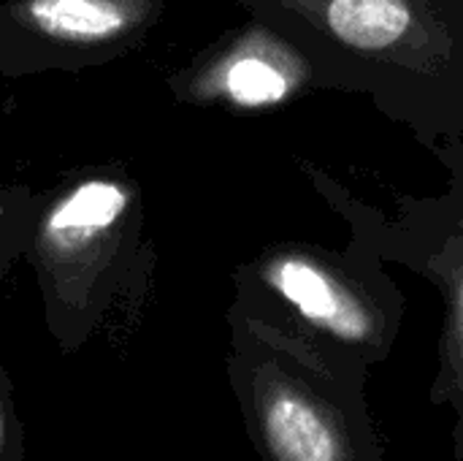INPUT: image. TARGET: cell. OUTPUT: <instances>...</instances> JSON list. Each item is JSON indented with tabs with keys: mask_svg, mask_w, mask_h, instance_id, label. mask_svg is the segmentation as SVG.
<instances>
[{
	"mask_svg": "<svg viewBox=\"0 0 463 461\" xmlns=\"http://www.w3.org/2000/svg\"><path fill=\"white\" fill-rule=\"evenodd\" d=\"M315 84L366 92L420 136L463 133V0H247Z\"/></svg>",
	"mask_w": 463,
	"mask_h": 461,
	"instance_id": "cell-1",
	"label": "cell"
},
{
	"mask_svg": "<svg viewBox=\"0 0 463 461\" xmlns=\"http://www.w3.org/2000/svg\"><path fill=\"white\" fill-rule=\"evenodd\" d=\"M228 383L260 461H385L369 372L323 361L231 310Z\"/></svg>",
	"mask_w": 463,
	"mask_h": 461,
	"instance_id": "cell-2",
	"label": "cell"
},
{
	"mask_svg": "<svg viewBox=\"0 0 463 461\" xmlns=\"http://www.w3.org/2000/svg\"><path fill=\"white\" fill-rule=\"evenodd\" d=\"M233 310L328 364L369 372L399 340L404 299L377 264L279 247L252 266Z\"/></svg>",
	"mask_w": 463,
	"mask_h": 461,
	"instance_id": "cell-3",
	"label": "cell"
},
{
	"mask_svg": "<svg viewBox=\"0 0 463 461\" xmlns=\"http://www.w3.org/2000/svg\"><path fill=\"white\" fill-rule=\"evenodd\" d=\"M128 206L130 190L119 179L92 177L71 187L41 223L38 261L49 323L62 351L79 348L92 331Z\"/></svg>",
	"mask_w": 463,
	"mask_h": 461,
	"instance_id": "cell-4",
	"label": "cell"
},
{
	"mask_svg": "<svg viewBox=\"0 0 463 461\" xmlns=\"http://www.w3.org/2000/svg\"><path fill=\"white\" fill-rule=\"evenodd\" d=\"M304 84H315L307 60L282 35L255 24L198 73L193 92L236 109H269Z\"/></svg>",
	"mask_w": 463,
	"mask_h": 461,
	"instance_id": "cell-5",
	"label": "cell"
},
{
	"mask_svg": "<svg viewBox=\"0 0 463 461\" xmlns=\"http://www.w3.org/2000/svg\"><path fill=\"white\" fill-rule=\"evenodd\" d=\"M450 223L442 226L445 245H429L420 255H404L407 266L426 274L445 299L439 337V367L429 391L431 405L453 413V459L463 461V201H437Z\"/></svg>",
	"mask_w": 463,
	"mask_h": 461,
	"instance_id": "cell-6",
	"label": "cell"
},
{
	"mask_svg": "<svg viewBox=\"0 0 463 461\" xmlns=\"http://www.w3.org/2000/svg\"><path fill=\"white\" fill-rule=\"evenodd\" d=\"M22 22L71 46L122 41L146 19V0H22Z\"/></svg>",
	"mask_w": 463,
	"mask_h": 461,
	"instance_id": "cell-7",
	"label": "cell"
}]
</instances>
